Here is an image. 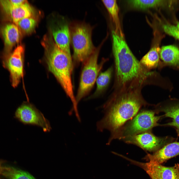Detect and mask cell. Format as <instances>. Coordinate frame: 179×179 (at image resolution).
<instances>
[{
    "instance_id": "obj_1",
    "label": "cell",
    "mask_w": 179,
    "mask_h": 179,
    "mask_svg": "<svg viewBox=\"0 0 179 179\" xmlns=\"http://www.w3.org/2000/svg\"><path fill=\"white\" fill-rule=\"evenodd\" d=\"M143 103L137 93L129 91L115 95L103 105V116L97 122L96 127L99 132H110L107 144L118 138L124 124L137 114Z\"/></svg>"
},
{
    "instance_id": "obj_2",
    "label": "cell",
    "mask_w": 179,
    "mask_h": 179,
    "mask_svg": "<svg viewBox=\"0 0 179 179\" xmlns=\"http://www.w3.org/2000/svg\"><path fill=\"white\" fill-rule=\"evenodd\" d=\"M112 49L114 58L117 82L124 87L128 84L141 82L150 74L136 58L122 36L112 32Z\"/></svg>"
},
{
    "instance_id": "obj_3",
    "label": "cell",
    "mask_w": 179,
    "mask_h": 179,
    "mask_svg": "<svg viewBox=\"0 0 179 179\" xmlns=\"http://www.w3.org/2000/svg\"><path fill=\"white\" fill-rule=\"evenodd\" d=\"M42 44L45 48L49 70L57 80L70 99L73 104L71 110L77 112L78 104L74 95L71 79L72 58L62 51L50 38L45 37Z\"/></svg>"
},
{
    "instance_id": "obj_4",
    "label": "cell",
    "mask_w": 179,
    "mask_h": 179,
    "mask_svg": "<svg viewBox=\"0 0 179 179\" xmlns=\"http://www.w3.org/2000/svg\"><path fill=\"white\" fill-rule=\"evenodd\" d=\"M91 28L82 23H74L70 33L73 49V58L77 63L84 62L94 52Z\"/></svg>"
},
{
    "instance_id": "obj_5",
    "label": "cell",
    "mask_w": 179,
    "mask_h": 179,
    "mask_svg": "<svg viewBox=\"0 0 179 179\" xmlns=\"http://www.w3.org/2000/svg\"><path fill=\"white\" fill-rule=\"evenodd\" d=\"M101 44L84 62L79 85L76 99L78 104L87 95L96 80L98 74L106 61L103 59L98 63V59Z\"/></svg>"
},
{
    "instance_id": "obj_6",
    "label": "cell",
    "mask_w": 179,
    "mask_h": 179,
    "mask_svg": "<svg viewBox=\"0 0 179 179\" xmlns=\"http://www.w3.org/2000/svg\"><path fill=\"white\" fill-rule=\"evenodd\" d=\"M163 116L155 115V112L152 110L140 112L123 127L118 139H124L130 136L149 131L153 127L159 125L158 122Z\"/></svg>"
},
{
    "instance_id": "obj_7",
    "label": "cell",
    "mask_w": 179,
    "mask_h": 179,
    "mask_svg": "<svg viewBox=\"0 0 179 179\" xmlns=\"http://www.w3.org/2000/svg\"><path fill=\"white\" fill-rule=\"evenodd\" d=\"M15 118L24 124L37 126L41 127L45 132L51 129L49 121L33 105L24 102L16 109Z\"/></svg>"
},
{
    "instance_id": "obj_8",
    "label": "cell",
    "mask_w": 179,
    "mask_h": 179,
    "mask_svg": "<svg viewBox=\"0 0 179 179\" xmlns=\"http://www.w3.org/2000/svg\"><path fill=\"white\" fill-rule=\"evenodd\" d=\"M124 139L127 143L135 144L149 151L157 150L174 140L173 138L168 136L157 137L150 131L130 136Z\"/></svg>"
},
{
    "instance_id": "obj_9",
    "label": "cell",
    "mask_w": 179,
    "mask_h": 179,
    "mask_svg": "<svg viewBox=\"0 0 179 179\" xmlns=\"http://www.w3.org/2000/svg\"><path fill=\"white\" fill-rule=\"evenodd\" d=\"M24 52L23 46L19 45L4 58L3 65L9 72L11 83L14 87L18 85L23 76Z\"/></svg>"
},
{
    "instance_id": "obj_10",
    "label": "cell",
    "mask_w": 179,
    "mask_h": 179,
    "mask_svg": "<svg viewBox=\"0 0 179 179\" xmlns=\"http://www.w3.org/2000/svg\"><path fill=\"white\" fill-rule=\"evenodd\" d=\"M0 8L5 19L17 25L18 22L24 18L32 17L34 11L27 1L21 5L13 6L9 0H0Z\"/></svg>"
},
{
    "instance_id": "obj_11",
    "label": "cell",
    "mask_w": 179,
    "mask_h": 179,
    "mask_svg": "<svg viewBox=\"0 0 179 179\" xmlns=\"http://www.w3.org/2000/svg\"><path fill=\"white\" fill-rule=\"evenodd\" d=\"M141 167L152 179H179V164L167 167L150 162L142 163Z\"/></svg>"
},
{
    "instance_id": "obj_12",
    "label": "cell",
    "mask_w": 179,
    "mask_h": 179,
    "mask_svg": "<svg viewBox=\"0 0 179 179\" xmlns=\"http://www.w3.org/2000/svg\"><path fill=\"white\" fill-rule=\"evenodd\" d=\"M0 35L4 43V57L8 55L19 41L20 31L18 26L13 23L8 22L0 27Z\"/></svg>"
},
{
    "instance_id": "obj_13",
    "label": "cell",
    "mask_w": 179,
    "mask_h": 179,
    "mask_svg": "<svg viewBox=\"0 0 179 179\" xmlns=\"http://www.w3.org/2000/svg\"><path fill=\"white\" fill-rule=\"evenodd\" d=\"M179 155V142H172L167 143L157 150L152 154H148L146 157L149 162L161 164Z\"/></svg>"
},
{
    "instance_id": "obj_14",
    "label": "cell",
    "mask_w": 179,
    "mask_h": 179,
    "mask_svg": "<svg viewBox=\"0 0 179 179\" xmlns=\"http://www.w3.org/2000/svg\"><path fill=\"white\" fill-rule=\"evenodd\" d=\"M54 40L58 46L70 58V34L68 25L65 24H57L52 28Z\"/></svg>"
},
{
    "instance_id": "obj_15",
    "label": "cell",
    "mask_w": 179,
    "mask_h": 179,
    "mask_svg": "<svg viewBox=\"0 0 179 179\" xmlns=\"http://www.w3.org/2000/svg\"><path fill=\"white\" fill-rule=\"evenodd\" d=\"M167 104L162 107L160 111L164 113L163 116L172 118V121L164 125L175 128L178 137L179 136V101L172 99Z\"/></svg>"
},
{
    "instance_id": "obj_16",
    "label": "cell",
    "mask_w": 179,
    "mask_h": 179,
    "mask_svg": "<svg viewBox=\"0 0 179 179\" xmlns=\"http://www.w3.org/2000/svg\"><path fill=\"white\" fill-rule=\"evenodd\" d=\"M161 59L166 64L179 68V49L173 45L163 46L159 51Z\"/></svg>"
},
{
    "instance_id": "obj_17",
    "label": "cell",
    "mask_w": 179,
    "mask_h": 179,
    "mask_svg": "<svg viewBox=\"0 0 179 179\" xmlns=\"http://www.w3.org/2000/svg\"><path fill=\"white\" fill-rule=\"evenodd\" d=\"M102 1L107 9L115 26V31L124 36L119 16V8L116 1L114 0H102Z\"/></svg>"
},
{
    "instance_id": "obj_18",
    "label": "cell",
    "mask_w": 179,
    "mask_h": 179,
    "mask_svg": "<svg viewBox=\"0 0 179 179\" xmlns=\"http://www.w3.org/2000/svg\"><path fill=\"white\" fill-rule=\"evenodd\" d=\"M1 175L7 179H36L28 172L10 166H2Z\"/></svg>"
},
{
    "instance_id": "obj_19",
    "label": "cell",
    "mask_w": 179,
    "mask_h": 179,
    "mask_svg": "<svg viewBox=\"0 0 179 179\" xmlns=\"http://www.w3.org/2000/svg\"><path fill=\"white\" fill-rule=\"evenodd\" d=\"M159 50L156 46L152 47L142 58L140 62V63L148 69H152L157 67L160 61Z\"/></svg>"
},
{
    "instance_id": "obj_20",
    "label": "cell",
    "mask_w": 179,
    "mask_h": 179,
    "mask_svg": "<svg viewBox=\"0 0 179 179\" xmlns=\"http://www.w3.org/2000/svg\"><path fill=\"white\" fill-rule=\"evenodd\" d=\"M112 72V68L110 67L100 73L96 80V90L92 97L90 98L97 97L105 89L109 83Z\"/></svg>"
},
{
    "instance_id": "obj_21",
    "label": "cell",
    "mask_w": 179,
    "mask_h": 179,
    "mask_svg": "<svg viewBox=\"0 0 179 179\" xmlns=\"http://www.w3.org/2000/svg\"><path fill=\"white\" fill-rule=\"evenodd\" d=\"M128 2L133 7L141 9L157 7L164 2L163 0H129Z\"/></svg>"
},
{
    "instance_id": "obj_22",
    "label": "cell",
    "mask_w": 179,
    "mask_h": 179,
    "mask_svg": "<svg viewBox=\"0 0 179 179\" xmlns=\"http://www.w3.org/2000/svg\"><path fill=\"white\" fill-rule=\"evenodd\" d=\"M37 24L36 20L32 17L22 19L18 22L17 26L20 31L26 34L32 32Z\"/></svg>"
},
{
    "instance_id": "obj_23",
    "label": "cell",
    "mask_w": 179,
    "mask_h": 179,
    "mask_svg": "<svg viewBox=\"0 0 179 179\" xmlns=\"http://www.w3.org/2000/svg\"><path fill=\"white\" fill-rule=\"evenodd\" d=\"M164 31L167 34L179 40V22L175 24L166 23L162 25Z\"/></svg>"
},
{
    "instance_id": "obj_24",
    "label": "cell",
    "mask_w": 179,
    "mask_h": 179,
    "mask_svg": "<svg viewBox=\"0 0 179 179\" xmlns=\"http://www.w3.org/2000/svg\"><path fill=\"white\" fill-rule=\"evenodd\" d=\"M27 1L25 0H9L12 5L14 7L20 6Z\"/></svg>"
},
{
    "instance_id": "obj_25",
    "label": "cell",
    "mask_w": 179,
    "mask_h": 179,
    "mask_svg": "<svg viewBox=\"0 0 179 179\" xmlns=\"http://www.w3.org/2000/svg\"><path fill=\"white\" fill-rule=\"evenodd\" d=\"M4 161L2 160H0V175H1V170L2 166V164L3 163Z\"/></svg>"
},
{
    "instance_id": "obj_26",
    "label": "cell",
    "mask_w": 179,
    "mask_h": 179,
    "mask_svg": "<svg viewBox=\"0 0 179 179\" xmlns=\"http://www.w3.org/2000/svg\"></svg>"
}]
</instances>
